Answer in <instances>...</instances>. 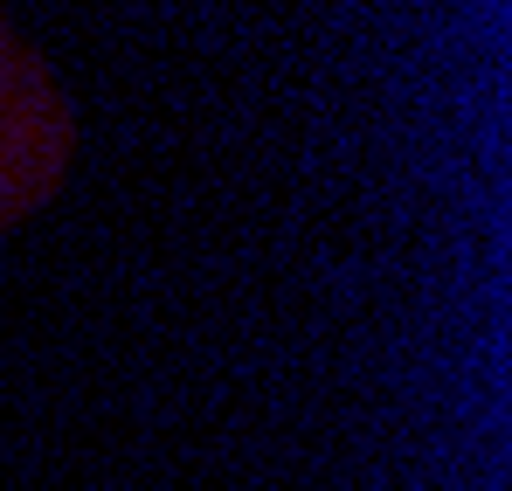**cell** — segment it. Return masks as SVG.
I'll return each instance as SVG.
<instances>
[{
  "instance_id": "cell-1",
  "label": "cell",
  "mask_w": 512,
  "mask_h": 491,
  "mask_svg": "<svg viewBox=\"0 0 512 491\" xmlns=\"http://www.w3.org/2000/svg\"><path fill=\"white\" fill-rule=\"evenodd\" d=\"M77 160L84 104L21 0H0V236L49 215L77 180Z\"/></svg>"
}]
</instances>
